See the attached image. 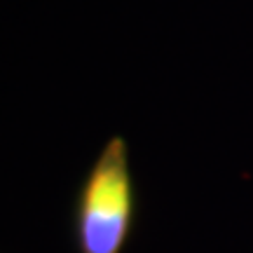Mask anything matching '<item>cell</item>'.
<instances>
[{"instance_id": "1", "label": "cell", "mask_w": 253, "mask_h": 253, "mask_svg": "<svg viewBox=\"0 0 253 253\" xmlns=\"http://www.w3.org/2000/svg\"><path fill=\"white\" fill-rule=\"evenodd\" d=\"M138 192L122 136L101 148L73 199L71 232L75 253H125L136 230Z\"/></svg>"}]
</instances>
